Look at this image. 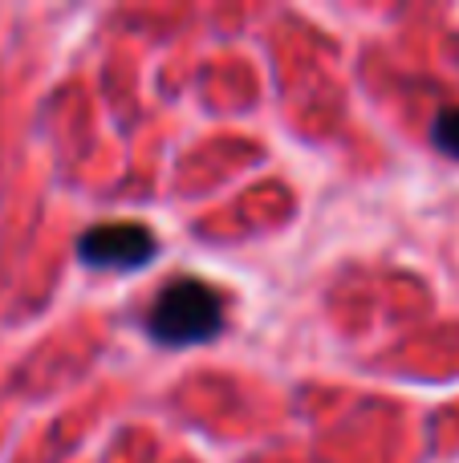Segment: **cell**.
<instances>
[{
    "label": "cell",
    "mask_w": 459,
    "mask_h": 463,
    "mask_svg": "<svg viewBox=\"0 0 459 463\" xmlns=\"http://www.w3.org/2000/svg\"><path fill=\"white\" fill-rule=\"evenodd\" d=\"M159 252V240L151 236V228L143 224H98L78 240V256L89 269H143L155 260Z\"/></svg>",
    "instance_id": "obj_2"
},
{
    "label": "cell",
    "mask_w": 459,
    "mask_h": 463,
    "mask_svg": "<svg viewBox=\"0 0 459 463\" xmlns=\"http://www.w3.org/2000/svg\"><path fill=\"white\" fill-rule=\"evenodd\" d=\"M431 138H436V146L444 155L459 159V106H447V110L436 114V122H431Z\"/></svg>",
    "instance_id": "obj_3"
},
{
    "label": "cell",
    "mask_w": 459,
    "mask_h": 463,
    "mask_svg": "<svg viewBox=\"0 0 459 463\" xmlns=\"http://www.w3.org/2000/svg\"><path fill=\"white\" fill-rule=\"evenodd\" d=\"M224 329V297L195 277H179L146 309V334L159 345H200Z\"/></svg>",
    "instance_id": "obj_1"
}]
</instances>
